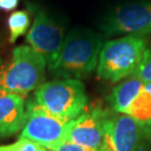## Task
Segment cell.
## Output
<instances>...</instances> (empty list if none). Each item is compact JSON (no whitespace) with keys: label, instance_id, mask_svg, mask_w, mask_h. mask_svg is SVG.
I'll use <instances>...</instances> for the list:
<instances>
[{"label":"cell","instance_id":"obj_1","mask_svg":"<svg viewBox=\"0 0 151 151\" xmlns=\"http://www.w3.org/2000/svg\"><path fill=\"white\" fill-rule=\"evenodd\" d=\"M102 46L100 34L87 29H74L65 36L60 55L48 70L57 77L84 78L96 70Z\"/></svg>","mask_w":151,"mask_h":151},{"label":"cell","instance_id":"obj_2","mask_svg":"<svg viewBox=\"0 0 151 151\" xmlns=\"http://www.w3.org/2000/svg\"><path fill=\"white\" fill-rule=\"evenodd\" d=\"M46 60L29 45L14 48L11 60L0 67V94L26 96L43 84Z\"/></svg>","mask_w":151,"mask_h":151},{"label":"cell","instance_id":"obj_3","mask_svg":"<svg viewBox=\"0 0 151 151\" xmlns=\"http://www.w3.org/2000/svg\"><path fill=\"white\" fill-rule=\"evenodd\" d=\"M149 44L145 37L121 36L103 44L96 67L97 77L116 82L131 77L139 67Z\"/></svg>","mask_w":151,"mask_h":151},{"label":"cell","instance_id":"obj_4","mask_svg":"<svg viewBox=\"0 0 151 151\" xmlns=\"http://www.w3.org/2000/svg\"><path fill=\"white\" fill-rule=\"evenodd\" d=\"M34 101L54 116L70 122L87 105L85 86L80 80H55L43 83L34 93Z\"/></svg>","mask_w":151,"mask_h":151},{"label":"cell","instance_id":"obj_5","mask_svg":"<svg viewBox=\"0 0 151 151\" xmlns=\"http://www.w3.org/2000/svg\"><path fill=\"white\" fill-rule=\"evenodd\" d=\"M104 36H139L151 34V2L138 1L118 6L103 19Z\"/></svg>","mask_w":151,"mask_h":151},{"label":"cell","instance_id":"obj_6","mask_svg":"<svg viewBox=\"0 0 151 151\" xmlns=\"http://www.w3.org/2000/svg\"><path fill=\"white\" fill-rule=\"evenodd\" d=\"M26 122L20 138L36 142L49 151H56L66 142L67 123L30 101L26 106Z\"/></svg>","mask_w":151,"mask_h":151},{"label":"cell","instance_id":"obj_7","mask_svg":"<svg viewBox=\"0 0 151 151\" xmlns=\"http://www.w3.org/2000/svg\"><path fill=\"white\" fill-rule=\"evenodd\" d=\"M146 133L145 129L131 116L108 111L100 151H141Z\"/></svg>","mask_w":151,"mask_h":151},{"label":"cell","instance_id":"obj_8","mask_svg":"<svg viewBox=\"0 0 151 151\" xmlns=\"http://www.w3.org/2000/svg\"><path fill=\"white\" fill-rule=\"evenodd\" d=\"M64 39L63 28L44 10L36 11L34 22L26 36V42L32 48L43 55L48 67L57 60Z\"/></svg>","mask_w":151,"mask_h":151},{"label":"cell","instance_id":"obj_9","mask_svg":"<svg viewBox=\"0 0 151 151\" xmlns=\"http://www.w3.org/2000/svg\"><path fill=\"white\" fill-rule=\"evenodd\" d=\"M108 111L93 109L67 123L66 141L100 150L104 135V119Z\"/></svg>","mask_w":151,"mask_h":151},{"label":"cell","instance_id":"obj_10","mask_svg":"<svg viewBox=\"0 0 151 151\" xmlns=\"http://www.w3.org/2000/svg\"><path fill=\"white\" fill-rule=\"evenodd\" d=\"M25 97L17 94H0V138L18 133L26 122Z\"/></svg>","mask_w":151,"mask_h":151},{"label":"cell","instance_id":"obj_11","mask_svg":"<svg viewBox=\"0 0 151 151\" xmlns=\"http://www.w3.org/2000/svg\"><path fill=\"white\" fill-rule=\"evenodd\" d=\"M143 85L145 82L137 77H130L129 80L119 83L109 97L112 111L115 113H125L131 103L139 95Z\"/></svg>","mask_w":151,"mask_h":151},{"label":"cell","instance_id":"obj_12","mask_svg":"<svg viewBox=\"0 0 151 151\" xmlns=\"http://www.w3.org/2000/svg\"><path fill=\"white\" fill-rule=\"evenodd\" d=\"M134 119L146 132L151 131V83H145L139 95L131 103L125 113Z\"/></svg>","mask_w":151,"mask_h":151},{"label":"cell","instance_id":"obj_13","mask_svg":"<svg viewBox=\"0 0 151 151\" xmlns=\"http://www.w3.org/2000/svg\"><path fill=\"white\" fill-rule=\"evenodd\" d=\"M7 25L9 29V42L14 44L28 30L30 25V16L26 10H17L9 16Z\"/></svg>","mask_w":151,"mask_h":151},{"label":"cell","instance_id":"obj_14","mask_svg":"<svg viewBox=\"0 0 151 151\" xmlns=\"http://www.w3.org/2000/svg\"><path fill=\"white\" fill-rule=\"evenodd\" d=\"M131 77H137L145 83H151V44L148 45L139 67Z\"/></svg>","mask_w":151,"mask_h":151},{"label":"cell","instance_id":"obj_15","mask_svg":"<svg viewBox=\"0 0 151 151\" xmlns=\"http://www.w3.org/2000/svg\"><path fill=\"white\" fill-rule=\"evenodd\" d=\"M0 151H47V149L36 142L20 138L14 143L0 146Z\"/></svg>","mask_w":151,"mask_h":151},{"label":"cell","instance_id":"obj_16","mask_svg":"<svg viewBox=\"0 0 151 151\" xmlns=\"http://www.w3.org/2000/svg\"><path fill=\"white\" fill-rule=\"evenodd\" d=\"M56 151H100V150H95V149H91V148H86V147L78 146V145H75L73 142L66 141Z\"/></svg>","mask_w":151,"mask_h":151},{"label":"cell","instance_id":"obj_17","mask_svg":"<svg viewBox=\"0 0 151 151\" xmlns=\"http://www.w3.org/2000/svg\"><path fill=\"white\" fill-rule=\"evenodd\" d=\"M19 5V0H0V10L11 11Z\"/></svg>","mask_w":151,"mask_h":151}]
</instances>
